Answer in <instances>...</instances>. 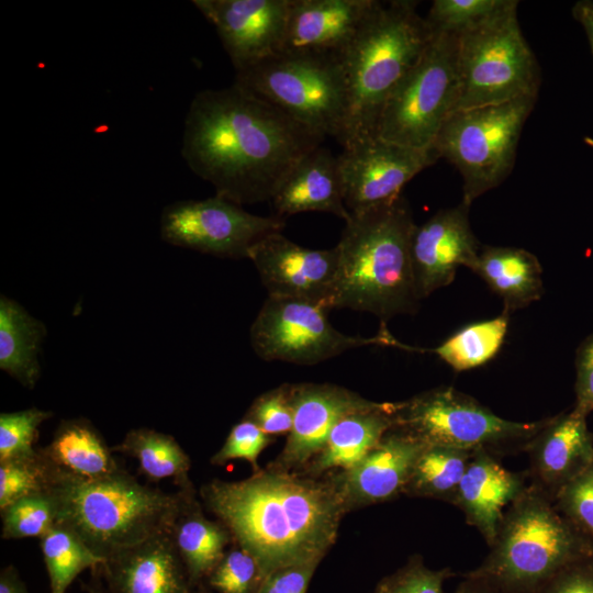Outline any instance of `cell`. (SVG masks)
<instances>
[{
    "instance_id": "obj_26",
    "label": "cell",
    "mask_w": 593,
    "mask_h": 593,
    "mask_svg": "<svg viewBox=\"0 0 593 593\" xmlns=\"http://www.w3.org/2000/svg\"><path fill=\"white\" fill-rule=\"evenodd\" d=\"M178 490L181 499L168 533L191 582L198 586L204 583L233 539L220 521L205 517L193 485Z\"/></svg>"
},
{
    "instance_id": "obj_38",
    "label": "cell",
    "mask_w": 593,
    "mask_h": 593,
    "mask_svg": "<svg viewBox=\"0 0 593 593\" xmlns=\"http://www.w3.org/2000/svg\"><path fill=\"white\" fill-rule=\"evenodd\" d=\"M53 416L51 411L30 407L0 414V461L26 457L36 451L38 428Z\"/></svg>"
},
{
    "instance_id": "obj_11",
    "label": "cell",
    "mask_w": 593,
    "mask_h": 593,
    "mask_svg": "<svg viewBox=\"0 0 593 593\" xmlns=\"http://www.w3.org/2000/svg\"><path fill=\"white\" fill-rule=\"evenodd\" d=\"M394 426L425 445L492 454L524 445L542 427L537 422H514L495 415L472 396L439 387L394 402Z\"/></svg>"
},
{
    "instance_id": "obj_27",
    "label": "cell",
    "mask_w": 593,
    "mask_h": 593,
    "mask_svg": "<svg viewBox=\"0 0 593 593\" xmlns=\"http://www.w3.org/2000/svg\"><path fill=\"white\" fill-rule=\"evenodd\" d=\"M394 402L346 415L332 428L318 455L301 473L322 477L348 469L368 454L394 426Z\"/></svg>"
},
{
    "instance_id": "obj_39",
    "label": "cell",
    "mask_w": 593,
    "mask_h": 593,
    "mask_svg": "<svg viewBox=\"0 0 593 593\" xmlns=\"http://www.w3.org/2000/svg\"><path fill=\"white\" fill-rule=\"evenodd\" d=\"M455 575L450 568L430 569L415 555L409 561L382 578L372 593H444V583Z\"/></svg>"
},
{
    "instance_id": "obj_23",
    "label": "cell",
    "mask_w": 593,
    "mask_h": 593,
    "mask_svg": "<svg viewBox=\"0 0 593 593\" xmlns=\"http://www.w3.org/2000/svg\"><path fill=\"white\" fill-rule=\"evenodd\" d=\"M526 486L524 474L505 469L489 450L478 449L468 463L454 505L491 546L505 508Z\"/></svg>"
},
{
    "instance_id": "obj_16",
    "label": "cell",
    "mask_w": 593,
    "mask_h": 593,
    "mask_svg": "<svg viewBox=\"0 0 593 593\" xmlns=\"http://www.w3.org/2000/svg\"><path fill=\"white\" fill-rule=\"evenodd\" d=\"M215 29L235 69L281 52L291 0H192Z\"/></svg>"
},
{
    "instance_id": "obj_28",
    "label": "cell",
    "mask_w": 593,
    "mask_h": 593,
    "mask_svg": "<svg viewBox=\"0 0 593 593\" xmlns=\"http://www.w3.org/2000/svg\"><path fill=\"white\" fill-rule=\"evenodd\" d=\"M471 271L503 300V311L508 314L544 294L541 265L523 248L482 245Z\"/></svg>"
},
{
    "instance_id": "obj_24",
    "label": "cell",
    "mask_w": 593,
    "mask_h": 593,
    "mask_svg": "<svg viewBox=\"0 0 593 593\" xmlns=\"http://www.w3.org/2000/svg\"><path fill=\"white\" fill-rule=\"evenodd\" d=\"M271 202L280 217L302 212L332 213L345 222L350 217L344 201L337 156L322 145L295 165Z\"/></svg>"
},
{
    "instance_id": "obj_22",
    "label": "cell",
    "mask_w": 593,
    "mask_h": 593,
    "mask_svg": "<svg viewBox=\"0 0 593 593\" xmlns=\"http://www.w3.org/2000/svg\"><path fill=\"white\" fill-rule=\"evenodd\" d=\"M377 0H291L281 52L339 56L378 7Z\"/></svg>"
},
{
    "instance_id": "obj_41",
    "label": "cell",
    "mask_w": 593,
    "mask_h": 593,
    "mask_svg": "<svg viewBox=\"0 0 593 593\" xmlns=\"http://www.w3.org/2000/svg\"><path fill=\"white\" fill-rule=\"evenodd\" d=\"M245 418L270 436L289 434L293 423L291 384L284 383L260 394L250 405Z\"/></svg>"
},
{
    "instance_id": "obj_13",
    "label": "cell",
    "mask_w": 593,
    "mask_h": 593,
    "mask_svg": "<svg viewBox=\"0 0 593 593\" xmlns=\"http://www.w3.org/2000/svg\"><path fill=\"white\" fill-rule=\"evenodd\" d=\"M284 224L283 217L251 214L242 205L214 195L166 205L160 216V236L174 246L240 259L248 258L259 239L281 232Z\"/></svg>"
},
{
    "instance_id": "obj_15",
    "label": "cell",
    "mask_w": 593,
    "mask_h": 593,
    "mask_svg": "<svg viewBox=\"0 0 593 593\" xmlns=\"http://www.w3.org/2000/svg\"><path fill=\"white\" fill-rule=\"evenodd\" d=\"M268 296L314 302L332 309L338 275V250L312 249L281 232L259 239L249 250Z\"/></svg>"
},
{
    "instance_id": "obj_6",
    "label": "cell",
    "mask_w": 593,
    "mask_h": 593,
    "mask_svg": "<svg viewBox=\"0 0 593 593\" xmlns=\"http://www.w3.org/2000/svg\"><path fill=\"white\" fill-rule=\"evenodd\" d=\"M593 553L552 500L532 484L505 508L490 551L466 574L512 593H536L570 563Z\"/></svg>"
},
{
    "instance_id": "obj_33",
    "label": "cell",
    "mask_w": 593,
    "mask_h": 593,
    "mask_svg": "<svg viewBox=\"0 0 593 593\" xmlns=\"http://www.w3.org/2000/svg\"><path fill=\"white\" fill-rule=\"evenodd\" d=\"M40 547L49 593H66L82 571L96 570L104 562L72 530L58 524L40 538Z\"/></svg>"
},
{
    "instance_id": "obj_46",
    "label": "cell",
    "mask_w": 593,
    "mask_h": 593,
    "mask_svg": "<svg viewBox=\"0 0 593 593\" xmlns=\"http://www.w3.org/2000/svg\"><path fill=\"white\" fill-rule=\"evenodd\" d=\"M454 593H512L484 579L462 574Z\"/></svg>"
},
{
    "instance_id": "obj_25",
    "label": "cell",
    "mask_w": 593,
    "mask_h": 593,
    "mask_svg": "<svg viewBox=\"0 0 593 593\" xmlns=\"http://www.w3.org/2000/svg\"><path fill=\"white\" fill-rule=\"evenodd\" d=\"M41 455L55 480L92 481L109 477L122 468L103 437L86 418L64 419Z\"/></svg>"
},
{
    "instance_id": "obj_32",
    "label": "cell",
    "mask_w": 593,
    "mask_h": 593,
    "mask_svg": "<svg viewBox=\"0 0 593 593\" xmlns=\"http://www.w3.org/2000/svg\"><path fill=\"white\" fill-rule=\"evenodd\" d=\"M510 324L505 311L494 318L468 324L434 348L418 353L436 354L452 370L460 372L485 365L500 351Z\"/></svg>"
},
{
    "instance_id": "obj_51",
    "label": "cell",
    "mask_w": 593,
    "mask_h": 593,
    "mask_svg": "<svg viewBox=\"0 0 593 593\" xmlns=\"http://www.w3.org/2000/svg\"><path fill=\"white\" fill-rule=\"evenodd\" d=\"M585 142H586L590 146L593 147V139H592V138L586 137V138H585Z\"/></svg>"
},
{
    "instance_id": "obj_40",
    "label": "cell",
    "mask_w": 593,
    "mask_h": 593,
    "mask_svg": "<svg viewBox=\"0 0 593 593\" xmlns=\"http://www.w3.org/2000/svg\"><path fill=\"white\" fill-rule=\"evenodd\" d=\"M553 503L578 530L593 541V466L569 482Z\"/></svg>"
},
{
    "instance_id": "obj_5",
    "label": "cell",
    "mask_w": 593,
    "mask_h": 593,
    "mask_svg": "<svg viewBox=\"0 0 593 593\" xmlns=\"http://www.w3.org/2000/svg\"><path fill=\"white\" fill-rule=\"evenodd\" d=\"M58 525L72 530L96 555L105 558L160 533L177 513L181 493L139 483L123 469L92 481L56 479Z\"/></svg>"
},
{
    "instance_id": "obj_7",
    "label": "cell",
    "mask_w": 593,
    "mask_h": 593,
    "mask_svg": "<svg viewBox=\"0 0 593 593\" xmlns=\"http://www.w3.org/2000/svg\"><path fill=\"white\" fill-rule=\"evenodd\" d=\"M234 82L309 130L339 139L347 89L338 56L280 52L235 71Z\"/></svg>"
},
{
    "instance_id": "obj_20",
    "label": "cell",
    "mask_w": 593,
    "mask_h": 593,
    "mask_svg": "<svg viewBox=\"0 0 593 593\" xmlns=\"http://www.w3.org/2000/svg\"><path fill=\"white\" fill-rule=\"evenodd\" d=\"M586 416L573 409L546 418L523 447L529 459V484L552 501L569 482L593 466V434Z\"/></svg>"
},
{
    "instance_id": "obj_18",
    "label": "cell",
    "mask_w": 593,
    "mask_h": 593,
    "mask_svg": "<svg viewBox=\"0 0 593 593\" xmlns=\"http://www.w3.org/2000/svg\"><path fill=\"white\" fill-rule=\"evenodd\" d=\"M470 205L443 209L421 226L416 225L411 244V259L419 300L449 286L460 266L470 270L482 245L471 230Z\"/></svg>"
},
{
    "instance_id": "obj_42",
    "label": "cell",
    "mask_w": 593,
    "mask_h": 593,
    "mask_svg": "<svg viewBox=\"0 0 593 593\" xmlns=\"http://www.w3.org/2000/svg\"><path fill=\"white\" fill-rule=\"evenodd\" d=\"M271 441L270 435L244 417L232 427L223 446L212 456L211 463L223 466L231 460L243 459L251 465L254 472L258 471V457Z\"/></svg>"
},
{
    "instance_id": "obj_3",
    "label": "cell",
    "mask_w": 593,
    "mask_h": 593,
    "mask_svg": "<svg viewBox=\"0 0 593 593\" xmlns=\"http://www.w3.org/2000/svg\"><path fill=\"white\" fill-rule=\"evenodd\" d=\"M416 224L406 199L351 212L338 250V275L332 309L346 307L378 316L381 325L418 309L411 244Z\"/></svg>"
},
{
    "instance_id": "obj_9",
    "label": "cell",
    "mask_w": 593,
    "mask_h": 593,
    "mask_svg": "<svg viewBox=\"0 0 593 593\" xmlns=\"http://www.w3.org/2000/svg\"><path fill=\"white\" fill-rule=\"evenodd\" d=\"M537 97L454 112L433 148L462 178V202L471 203L500 186L511 174L519 137Z\"/></svg>"
},
{
    "instance_id": "obj_14",
    "label": "cell",
    "mask_w": 593,
    "mask_h": 593,
    "mask_svg": "<svg viewBox=\"0 0 593 593\" xmlns=\"http://www.w3.org/2000/svg\"><path fill=\"white\" fill-rule=\"evenodd\" d=\"M438 159L433 147L413 148L377 136L344 147L337 160L346 208L351 213L393 201Z\"/></svg>"
},
{
    "instance_id": "obj_37",
    "label": "cell",
    "mask_w": 593,
    "mask_h": 593,
    "mask_svg": "<svg viewBox=\"0 0 593 593\" xmlns=\"http://www.w3.org/2000/svg\"><path fill=\"white\" fill-rule=\"evenodd\" d=\"M262 579L256 560L234 544L226 550L204 583L214 593H257Z\"/></svg>"
},
{
    "instance_id": "obj_12",
    "label": "cell",
    "mask_w": 593,
    "mask_h": 593,
    "mask_svg": "<svg viewBox=\"0 0 593 593\" xmlns=\"http://www.w3.org/2000/svg\"><path fill=\"white\" fill-rule=\"evenodd\" d=\"M325 306L298 299L268 296L250 327V344L267 361L312 366L362 346L409 350L381 325L376 336L347 335L336 329Z\"/></svg>"
},
{
    "instance_id": "obj_48",
    "label": "cell",
    "mask_w": 593,
    "mask_h": 593,
    "mask_svg": "<svg viewBox=\"0 0 593 593\" xmlns=\"http://www.w3.org/2000/svg\"><path fill=\"white\" fill-rule=\"evenodd\" d=\"M0 593H29L13 566H7L0 573Z\"/></svg>"
},
{
    "instance_id": "obj_34",
    "label": "cell",
    "mask_w": 593,
    "mask_h": 593,
    "mask_svg": "<svg viewBox=\"0 0 593 593\" xmlns=\"http://www.w3.org/2000/svg\"><path fill=\"white\" fill-rule=\"evenodd\" d=\"M3 539L41 538L58 522L52 492L23 496L0 510Z\"/></svg>"
},
{
    "instance_id": "obj_19",
    "label": "cell",
    "mask_w": 593,
    "mask_h": 593,
    "mask_svg": "<svg viewBox=\"0 0 593 593\" xmlns=\"http://www.w3.org/2000/svg\"><path fill=\"white\" fill-rule=\"evenodd\" d=\"M425 444L393 426L348 469L332 473L347 512L403 494L412 467Z\"/></svg>"
},
{
    "instance_id": "obj_1",
    "label": "cell",
    "mask_w": 593,
    "mask_h": 593,
    "mask_svg": "<svg viewBox=\"0 0 593 593\" xmlns=\"http://www.w3.org/2000/svg\"><path fill=\"white\" fill-rule=\"evenodd\" d=\"M324 139L233 82L194 96L181 156L215 195L243 206L271 201L295 165Z\"/></svg>"
},
{
    "instance_id": "obj_17",
    "label": "cell",
    "mask_w": 593,
    "mask_h": 593,
    "mask_svg": "<svg viewBox=\"0 0 593 593\" xmlns=\"http://www.w3.org/2000/svg\"><path fill=\"white\" fill-rule=\"evenodd\" d=\"M379 404L335 384H291L292 428L281 452L268 466L301 472L322 450L337 422L348 414Z\"/></svg>"
},
{
    "instance_id": "obj_36",
    "label": "cell",
    "mask_w": 593,
    "mask_h": 593,
    "mask_svg": "<svg viewBox=\"0 0 593 593\" xmlns=\"http://www.w3.org/2000/svg\"><path fill=\"white\" fill-rule=\"evenodd\" d=\"M512 0H435L425 18L433 34L460 35L511 4Z\"/></svg>"
},
{
    "instance_id": "obj_44",
    "label": "cell",
    "mask_w": 593,
    "mask_h": 593,
    "mask_svg": "<svg viewBox=\"0 0 593 593\" xmlns=\"http://www.w3.org/2000/svg\"><path fill=\"white\" fill-rule=\"evenodd\" d=\"M318 561L291 564L266 575L257 593H305Z\"/></svg>"
},
{
    "instance_id": "obj_4",
    "label": "cell",
    "mask_w": 593,
    "mask_h": 593,
    "mask_svg": "<svg viewBox=\"0 0 593 593\" xmlns=\"http://www.w3.org/2000/svg\"><path fill=\"white\" fill-rule=\"evenodd\" d=\"M417 1H380L354 41L338 56L347 89L343 148L374 137L391 93L419 60L434 34Z\"/></svg>"
},
{
    "instance_id": "obj_50",
    "label": "cell",
    "mask_w": 593,
    "mask_h": 593,
    "mask_svg": "<svg viewBox=\"0 0 593 593\" xmlns=\"http://www.w3.org/2000/svg\"><path fill=\"white\" fill-rule=\"evenodd\" d=\"M89 593H107L104 590H100V589H97V588H89Z\"/></svg>"
},
{
    "instance_id": "obj_29",
    "label": "cell",
    "mask_w": 593,
    "mask_h": 593,
    "mask_svg": "<svg viewBox=\"0 0 593 593\" xmlns=\"http://www.w3.org/2000/svg\"><path fill=\"white\" fill-rule=\"evenodd\" d=\"M46 336L44 324L18 302L0 298V368L27 389L41 376L38 353Z\"/></svg>"
},
{
    "instance_id": "obj_35",
    "label": "cell",
    "mask_w": 593,
    "mask_h": 593,
    "mask_svg": "<svg viewBox=\"0 0 593 593\" xmlns=\"http://www.w3.org/2000/svg\"><path fill=\"white\" fill-rule=\"evenodd\" d=\"M54 482L38 448L30 456L0 461V510L23 496L49 492Z\"/></svg>"
},
{
    "instance_id": "obj_21",
    "label": "cell",
    "mask_w": 593,
    "mask_h": 593,
    "mask_svg": "<svg viewBox=\"0 0 593 593\" xmlns=\"http://www.w3.org/2000/svg\"><path fill=\"white\" fill-rule=\"evenodd\" d=\"M109 593H194L168 532L105 558L98 568Z\"/></svg>"
},
{
    "instance_id": "obj_2",
    "label": "cell",
    "mask_w": 593,
    "mask_h": 593,
    "mask_svg": "<svg viewBox=\"0 0 593 593\" xmlns=\"http://www.w3.org/2000/svg\"><path fill=\"white\" fill-rule=\"evenodd\" d=\"M199 495L233 542L256 560L262 578L287 566L321 562L348 513L331 473L269 466L239 481L214 479Z\"/></svg>"
},
{
    "instance_id": "obj_43",
    "label": "cell",
    "mask_w": 593,
    "mask_h": 593,
    "mask_svg": "<svg viewBox=\"0 0 593 593\" xmlns=\"http://www.w3.org/2000/svg\"><path fill=\"white\" fill-rule=\"evenodd\" d=\"M536 593H593V553L563 568Z\"/></svg>"
},
{
    "instance_id": "obj_49",
    "label": "cell",
    "mask_w": 593,
    "mask_h": 593,
    "mask_svg": "<svg viewBox=\"0 0 593 593\" xmlns=\"http://www.w3.org/2000/svg\"><path fill=\"white\" fill-rule=\"evenodd\" d=\"M194 593H214L205 583H201L195 588Z\"/></svg>"
},
{
    "instance_id": "obj_47",
    "label": "cell",
    "mask_w": 593,
    "mask_h": 593,
    "mask_svg": "<svg viewBox=\"0 0 593 593\" xmlns=\"http://www.w3.org/2000/svg\"><path fill=\"white\" fill-rule=\"evenodd\" d=\"M571 12L572 16L582 25L593 55V1L580 0L575 2Z\"/></svg>"
},
{
    "instance_id": "obj_31",
    "label": "cell",
    "mask_w": 593,
    "mask_h": 593,
    "mask_svg": "<svg viewBox=\"0 0 593 593\" xmlns=\"http://www.w3.org/2000/svg\"><path fill=\"white\" fill-rule=\"evenodd\" d=\"M473 451L425 445L417 456L403 494L455 503Z\"/></svg>"
},
{
    "instance_id": "obj_10",
    "label": "cell",
    "mask_w": 593,
    "mask_h": 593,
    "mask_svg": "<svg viewBox=\"0 0 593 593\" xmlns=\"http://www.w3.org/2000/svg\"><path fill=\"white\" fill-rule=\"evenodd\" d=\"M460 98L458 35L434 34L428 47L388 99L376 136L432 148Z\"/></svg>"
},
{
    "instance_id": "obj_8",
    "label": "cell",
    "mask_w": 593,
    "mask_h": 593,
    "mask_svg": "<svg viewBox=\"0 0 593 593\" xmlns=\"http://www.w3.org/2000/svg\"><path fill=\"white\" fill-rule=\"evenodd\" d=\"M518 1L458 35L460 98L456 111L538 97L537 58L517 18ZM455 111V112H456Z\"/></svg>"
},
{
    "instance_id": "obj_45",
    "label": "cell",
    "mask_w": 593,
    "mask_h": 593,
    "mask_svg": "<svg viewBox=\"0 0 593 593\" xmlns=\"http://www.w3.org/2000/svg\"><path fill=\"white\" fill-rule=\"evenodd\" d=\"M575 370L573 409L588 415L593 411V334L586 337L577 349Z\"/></svg>"
},
{
    "instance_id": "obj_30",
    "label": "cell",
    "mask_w": 593,
    "mask_h": 593,
    "mask_svg": "<svg viewBox=\"0 0 593 593\" xmlns=\"http://www.w3.org/2000/svg\"><path fill=\"white\" fill-rule=\"evenodd\" d=\"M111 449L136 459L141 472L150 481L171 479L178 489L192 486L190 457L171 435L145 427L134 428Z\"/></svg>"
}]
</instances>
